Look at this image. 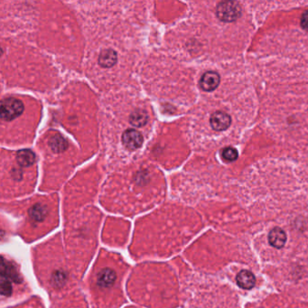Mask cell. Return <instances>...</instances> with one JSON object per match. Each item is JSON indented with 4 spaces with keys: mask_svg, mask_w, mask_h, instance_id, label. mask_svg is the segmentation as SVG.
Here are the masks:
<instances>
[{
    "mask_svg": "<svg viewBox=\"0 0 308 308\" xmlns=\"http://www.w3.org/2000/svg\"><path fill=\"white\" fill-rule=\"evenodd\" d=\"M216 14L218 18L222 22L231 23L241 16V6L234 1L221 2L217 6Z\"/></svg>",
    "mask_w": 308,
    "mask_h": 308,
    "instance_id": "obj_1",
    "label": "cell"
},
{
    "mask_svg": "<svg viewBox=\"0 0 308 308\" xmlns=\"http://www.w3.org/2000/svg\"><path fill=\"white\" fill-rule=\"evenodd\" d=\"M23 111L24 104L17 99L7 98L3 100L1 103V118L4 121H13L19 117Z\"/></svg>",
    "mask_w": 308,
    "mask_h": 308,
    "instance_id": "obj_2",
    "label": "cell"
},
{
    "mask_svg": "<svg viewBox=\"0 0 308 308\" xmlns=\"http://www.w3.org/2000/svg\"><path fill=\"white\" fill-rule=\"evenodd\" d=\"M143 136L139 131L135 129H127L122 135V142L126 148L135 150L140 148L143 144Z\"/></svg>",
    "mask_w": 308,
    "mask_h": 308,
    "instance_id": "obj_3",
    "label": "cell"
},
{
    "mask_svg": "<svg viewBox=\"0 0 308 308\" xmlns=\"http://www.w3.org/2000/svg\"><path fill=\"white\" fill-rule=\"evenodd\" d=\"M210 123L216 131H224L231 126V119L230 115L223 111H216L211 116Z\"/></svg>",
    "mask_w": 308,
    "mask_h": 308,
    "instance_id": "obj_4",
    "label": "cell"
},
{
    "mask_svg": "<svg viewBox=\"0 0 308 308\" xmlns=\"http://www.w3.org/2000/svg\"><path fill=\"white\" fill-rule=\"evenodd\" d=\"M221 81L220 75L215 72H207L201 76L199 85L205 92H213L219 86Z\"/></svg>",
    "mask_w": 308,
    "mask_h": 308,
    "instance_id": "obj_5",
    "label": "cell"
},
{
    "mask_svg": "<svg viewBox=\"0 0 308 308\" xmlns=\"http://www.w3.org/2000/svg\"><path fill=\"white\" fill-rule=\"evenodd\" d=\"M268 241H269V244L274 248H283L287 241L286 232L281 228L276 227L270 231L268 234Z\"/></svg>",
    "mask_w": 308,
    "mask_h": 308,
    "instance_id": "obj_6",
    "label": "cell"
},
{
    "mask_svg": "<svg viewBox=\"0 0 308 308\" xmlns=\"http://www.w3.org/2000/svg\"><path fill=\"white\" fill-rule=\"evenodd\" d=\"M236 282L240 288L243 289H251L256 284V277L252 272L248 270H241L236 277Z\"/></svg>",
    "mask_w": 308,
    "mask_h": 308,
    "instance_id": "obj_7",
    "label": "cell"
},
{
    "mask_svg": "<svg viewBox=\"0 0 308 308\" xmlns=\"http://www.w3.org/2000/svg\"><path fill=\"white\" fill-rule=\"evenodd\" d=\"M116 278L117 276L115 271L109 268H105L98 275L97 284L100 288H108L114 284Z\"/></svg>",
    "mask_w": 308,
    "mask_h": 308,
    "instance_id": "obj_8",
    "label": "cell"
},
{
    "mask_svg": "<svg viewBox=\"0 0 308 308\" xmlns=\"http://www.w3.org/2000/svg\"><path fill=\"white\" fill-rule=\"evenodd\" d=\"M117 62V54L112 49L103 50L99 57V64L101 67H112Z\"/></svg>",
    "mask_w": 308,
    "mask_h": 308,
    "instance_id": "obj_9",
    "label": "cell"
},
{
    "mask_svg": "<svg viewBox=\"0 0 308 308\" xmlns=\"http://www.w3.org/2000/svg\"><path fill=\"white\" fill-rule=\"evenodd\" d=\"M16 160L21 167H30L35 162V154L30 149H22L16 154Z\"/></svg>",
    "mask_w": 308,
    "mask_h": 308,
    "instance_id": "obj_10",
    "label": "cell"
},
{
    "mask_svg": "<svg viewBox=\"0 0 308 308\" xmlns=\"http://www.w3.org/2000/svg\"><path fill=\"white\" fill-rule=\"evenodd\" d=\"M148 121V115L145 110L143 109H137L133 111L130 118H129V122L132 126L137 127H143L147 124Z\"/></svg>",
    "mask_w": 308,
    "mask_h": 308,
    "instance_id": "obj_11",
    "label": "cell"
},
{
    "mask_svg": "<svg viewBox=\"0 0 308 308\" xmlns=\"http://www.w3.org/2000/svg\"><path fill=\"white\" fill-rule=\"evenodd\" d=\"M49 145H50V148H52V150L55 153L63 152L68 148L67 141L58 135L54 136L50 139Z\"/></svg>",
    "mask_w": 308,
    "mask_h": 308,
    "instance_id": "obj_12",
    "label": "cell"
},
{
    "mask_svg": "<svg viewBox=\"0 0 308 308\" xmlns=\"http://www.w3.org/2000/svg\"><path fill=\"white\" fill-rule=\"evenodd\" d=\"M47 215V209L46 206L42 205L40 203L35 204L29 210L30 218L34 221H44Z\"/></svg>",
    "mask_w": 308,
    "mask_h": 308,
    "instance_id": "obj_13",
    "label": "cell"
},
{
    "mask_svg": "<svg viewBox=\"0 0 308 308\" xmlns=\"http://www.w3.org/2000/svg\"><path fill=\"white\" fill-rule=\"evenodd\" d=\"M239 156V153L237 151V149H235L232 147H227V148H223L221 151V157L225 162H234L237 160Z\"/></svg>",
    "mask_w": 308,
    "mask_h": 308,
    "instance_id": "obj_14",
    "label": "cell"
},
{
    "mask_svg": "<svg viewBox=\"0 0 308 308\" xmlns=\"http://www.w3.org/2000/svg\"><path fill=\"white\" fill-rule=\"evenodd\" d=\"M12 293V285L10 279L5 277L1 276V294L5 296H8Z\"/></svg>",
    "mask_w": 308,
    "mask_h": 308,
    "instance_id": "obj_15",
    "label": "cell"
},
{
    "mask_svg": "<svg viewBox=\"0 0 308 308\" xmlns=\"http://www.w3.org/2000/svg\"><path fill=\"white\" fill-rule=\"evenodd\" d=\"M53 281L56 286H61L65 281V275L62 272H57L53 277Z\"/></svg>",
    "mask_w": 308,
    "mask_h": 308,
    "instance_id": "obj_16",
    "label": "cell"
},
{
    "mask_svg": "<svg viewBox=\"0 0 308 308\" xmlns=\"http://www.w3.org/2000/svg\"><path fill=\"white\" fill-rule=\"evenodd\" d=\"M301 27L308 31V9L306 10L301 16Z\"/></svg>",
    "mask_w": 308,
    "mask_h": 308,
    "instance_id": "obj_17",
    "label": "cell"
}]
</instances>
